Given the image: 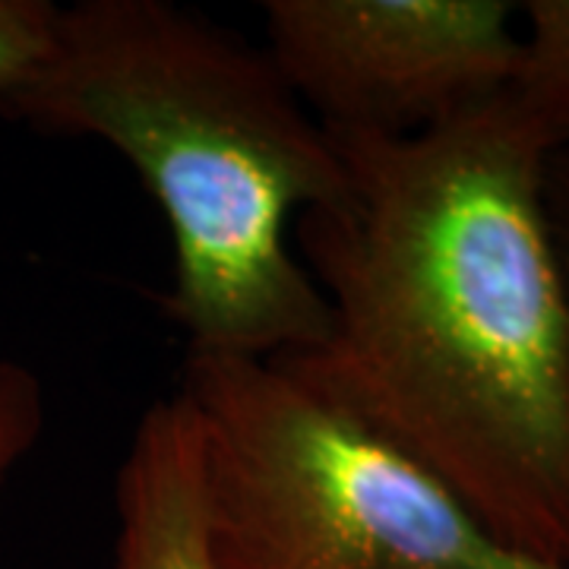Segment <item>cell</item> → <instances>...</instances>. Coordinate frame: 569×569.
<instances>
[{"mask_svg":"<svg viewBox=\"0 0 569 569\" xmlns=\"http://www.w3.org/2000/svg\"><path fill=\"white\" fill-rule=\"evenodd\" d=\"M507 0H266V51L329 133L415 137L500 99L519 61Z\"/></svg>","mask_w":569,"mask_h":569,"instance_id":"4","label":"cell"},{"mask_svg":"<svg viewBox=\"0 0 569 569\" xmlns=\"http://www.w3.org/2000/svg\"><path fill=\"white\" fill-rule=\"evenodd\" d=\"M44 427V392L26 365L0 361V485L36 447Z\"/></svg>","mask_w":569,"mask_h":569,"instance_id":"8","label":"cell"},{"mask_svg":"<svg viewBox=\"0 0 569 569\" xmlns=\"http://www.w3.org/2000/svg\"><path fill=\"white\" fill-rule=\"evenodd\" d=\"M108 569H212L203 526V449L181 392L142 411L118 481Z\"/></svg>","mask_w":569,"mask_h":569,"instance_id":"5","label":"cell"},{"mask_svg":"<svg viewBox=\"0 0 569 569\" xmlns=\"http://www.w3.org/2000/svg\"><path fill=\"white\" fill-rule=\"evenodd\" d=\"M519 61L507 96L553 152H569V0L519 7Z\"/></svg>","mask_w":569,"mask_h":569,"instance_id":"6","label":"cell"},{"mask_svg":"<svg viewBox=\"0 0 569 569\" xmlns=\"http://www.w3.org/2000/svg\"><path fill=\"white\" fill-rule=\"evenodd\" d=\"M329 137L348 193L295 219L329 329L272 361L507 548L569 569V284L545 203L550 149L507 92L415 137Z\"/></svg>","mask_w":569,"mask_h":569,"instance_id":"1","label":"cell"},{"mask_svg":"<svg viewBox=\"0 0 569 569\" xmlns=\"http://www.w3.org/2000/svg\"><path fill=\"white\" fill-rule=\"evenodd\" d=\"M212 569H560L276 361L187 351Z\"/></svg>","mask_w":569,"mask_h":569,"instance_id":"3","label":"cell"},{"mask_svg":"<svg viewBox=\"0 0 569 569\" xmlns=\"http://www.w3.org/2000/svg\"><path fill=\"white\" fill-rule=\"evenodd\" d=\"M58 20L61 7L48 0H0V99L51 54Z\"/></svg>","mask_w":569,"mask_h":569,"instance_id":"7","label":"cell"},{"mask_svg":"<svg viewBox=\"0 0 569 569\" xmlns=\"http://www.w3.org/2000/svg\"><path fill=\"white\" fill-rule=\"evenodd\" d=\"M545 203H548L553 247L569 284V152H553L545 168Z\"/></svg>","mask_w":569,"mask_h":569,"instance_id":"9","label":"cell"},{"mask_svg":"<svg viewBox=\"0 0 569 569\" xmlns=\"http://www.w3.org/2000/svg\"><path fill=\"white\" fill-rule=\"evenodd\" d=\"M0 114L108 142L140 174L171 228L162 310L187 351L272 361L323 342L329 307L288 224L342 200L348 171L266 48L171 0H80Z\"/></svg>","mask_w":569,"mask_h":569,"instance_id":"2","label":"cell"}]
</instances>
